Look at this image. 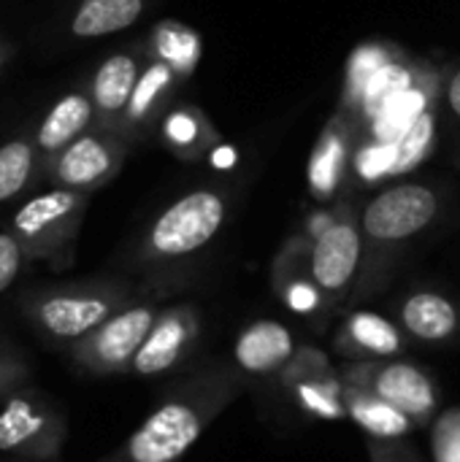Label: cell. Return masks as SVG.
I'll return each mask as SVG.
<instances>
[{"instance_id":"1","label":"cell","mask_w":460,"mask_h":462,"mask_svg":"<svg viewBox=\"0 0 460 462\" xmlns=\"http://www.w3.org/2000/svg\"><path fill=\"white\" fill-rule=\"evenodd\" d=\"M239 390L241 374L233 363L201 365L163 395L122 447L98 462H182Z\"/></svg>"},{"instance_id":"2","label":"cell","mask_w":460,"mask_h":462,"mask_svg":"<svg viewBox=\"0 0 460 462\" xmlns=\"http://www.w3.org/2000/svg\"><path fill=\"white\" fill-rule=\"evenodd\" d=\"M130 292L122 287H70L33 292L22 300V314L33 333L52 352H68L76 341L100 328L119 309L130 306Z\"/></svg>"},{"instance_id":"3","label":"cell","mask_w":460,"mask_h":462,"mask_svg":"<svg viewBox=\"0 0 460 462\" xmlns=\"http://www.w3.org/2000/svg\"><path fill=\"white\" fill-rule=\"evenodd\" d=\"M65 444V406L35 382L0 403V455L5 460L57 462Z\"/></svg>"},{"instance_id":"4","label":"cell","mask_w":460,"mask_h":462,"mask_svg":"<svg viewBox=\"0 0 460 462\" xmlns=\"http://www.w3.org/2000/svg\"><path fill=\"white\" fill-rule=\"evenodd\" d=\"M160 309L149 300L130 303L108 317L89 336L76 341L65 355L68 365L84 376H119L127 374L141 344L146 341Z\"/></svg>"},{"instance_id":"5","label":"cell","mask_w":460,"mask_h":462,"mask_svg":"<svg viewBox=\"0 0 460 462\" xmlns=\"http://www.w3.org/2000/svg\"><path fill=\"white\" fill-rule=\"evenodd\" d=\"M228 217L225 195L217 189H192L171 203L146 236L152 260H182L214 241Z\"/></svg>"},{"instance_id":"6","label":"cell","mask_w":460,"mask_h":462,"mask_svg":"<svg viewBox=\"0 0 460 462\" xmlns=\"http://www.w3.org/2000/svg\"><path fill=\"white\" fill-rule=\"evenodd\" d=\"M344 384L361 387L404 414L415 428L437 420L439 387L415 363L404 360H355L344 368Z\"/></svg>"},{"instance_id":"7","label":"cell","mask_w":460,"mask_h":462,"mask_svg":"<svg viewBox=\"0 0 460 462\" xmlns=\"http://www.w3.org/2000/svg\"><path fill=\"white\" fill-rule=\"evenodd\" d=\"M439 214V195L426 184H396L382 189L361 214L363 236L390 246L423 233Z\"/></svg>"},{"instance_id":"8","label":"cell","mask_w":460,"mask_h":462,"mask_svg":"<svg viewBox=\"0 0 460 462\" xmlns=\"http://www.w3.org/2000/svg\"><path fill=\"white\" fill-rule=\"evenodd\" d=\"M198 338H201V311L195 306L184 303V306L160 309L127 374L138 379L168 376L190 360Z\"/></svg>"},{"instance_id":"9","label":"cell","mask_w":460,"mask_h":462,"mask_svg":"<svg viewBox=\"0 0 460 462\" xmlns=\"http://www.w3.org/2000/svg\"><path fill=\"white\" fill-rule=\"evenodd\" d=\"M363 257V230L352 217L331 222L312 244L309 273L323 295H342L355 282Z\"/></svg>"},{"instance_id":"10","label":"cell","mask_w":460,"mask_h":462,"mask_svg":"<svg viewBox=\"0 0 460 462\" xmlns=\"http://www.w3.org/2000/svg\"><path fill=\"white\" fill-rule=\"evenodd\" d=\"M293 360H296V338L290 328L277 319H258L247 325L233 346L236 371L252 379L277 376Z\"/></svg>"},{"instance_id":"11","label":"cell","mask_w":460,"mask_h":462,"mask_svg":"<svg viewBox=\"0 0 460 462\" xmlns=\"http://www.w3.org/2000/svg\"><path fill=\"white\" fill-rule=\"evenodd\" d=\"M336 352L355 363V360H393L404 352L401 330L374 311H355L350 314L333 341Z\"/></svg>"},{"instance_id":"12","label":"cell","mask_w":460,"mask_h":462,"mask_svg":"<svg viewBox=\"0 0 460 462\" xmlns=\"http://www.w3.org/2000/svg\"><path fill=\"white\" fill-rule=\"evenodd\" d=\"M399 322L407 336H412L418 341L439 344L458 333L460 314L455 303L450 298H445L442 292L423 290V292H412L401 303Z\"/></svg>"},{"instance_id":"13","label":"cell","mask_w":460,"mask_h":462,"mask_svg":"<svg viewBox=\"0 0 460 462\" xmlns=\"http://www.w3.org/2000/svg\"><path fill=\"white\" fill-rule=\"evenodd\" d=\"M350 165V130L336 119L325 127L312 162H309V187L317 198H331L344 179Z\"/></svg>"},{"instance_id":"14","label":"cell","mask_w":460,"mask_h":462,"mask_svg":"<svg viewBox=\"0 0 460 462\" xmlns=\"http://www.w3.org/2000/svg\"><path fill=\"white\" fill-rule=\"evenodd\" d=\"M342 403L344 411L369 433V439H404L415 428L404 414H399L396 409H390L388 403H382L361 387L344 384Z\"/></svg>"},{"instance_id":"15","label":"cell","mask_w":460,"mask_h":462,"mask_svg":"<svg viewBox=\"0 0 460 462\" xmlns=\"http://www.w3.org/2000/svg\"><path fill=\"white\" fill-rule=\"evenodd\" d=\"M141 11L144 0H84L73 19V32L84 38L108 35L130 27Z\"/></svg>"},{"instance_id":"16","label":"cell","mask_w":460,"mask_h":462,"mask_svg":"<svg viewBox=\"0 0 460 462\" xmlns=\"http://www.w3.org/2000/svg\"><path fill=\"white\" fill-rule=\"evenodd\" d=\"M136 60L117 54L106 60L95 76V100L103 111H119L136 92Z\"/></svg>"},{"instance_id":"17","label":"cell","mask_w":460,"mask_h":462,"mask_svg":"<svg viewBox=\"0 0 460 462\" xmlns=\"http://www.w3.org/2000/svg\"><path fill=\"white\" fill-rule=\"evenodd\" d=\"M111 168V154L108 149L95 141V138H79L60 160V179L65 184H89L95 179H100L103 173H108Z\"/></svg>"},{"instance_id":"18","label":"cell","mask_w":460,"mask_h":462,"mask_svg":"<svg viewBox=\"0 0 460 462\" xmlns=\"http://www.w3.org/2000/svg\"><path fill=\"white\" fill-rule=\"evenodd\" d=\"M76 208V198L70 192H49L35 200H30L16 214V233L24 238H41L54 225H60L70 211Z\"/></svg>"},{"instance_id":"19","label":"cell","mask_w":460,"mask_h":462,"mask_svg":"<svg viewBox=\"0 0 460 462\" xmlns=\"http://www.w3.org/2000/svg\"><path fill=\"white\" fill-rule=\"evenodd\" d=\"M89 122V103L81 95H68L62 97L52 114L46 116L43 127H41V146L43 149H57L62 143H68L79 130H84V125Z\"/></svg>"},{"instance_id":"20","label":"cell","mask_w":460,"mask_h":462,"mask_svg":"<svg viewBox=\"0 0 460 462\" xmlns=\"http://www.w3.org/2000/svg\"><path fill=\"white\" fill-rule=\"evenodd\" d=\"M434 143V116L431 111H423L399 138H396V160L390 165V173H404L415 168Z\"/></svg>"},{"instance_id":"21","label":"cell","mask_w":460,"mask_h":462,"mask_svg":"<svg viewBox=\"0 0 460 462\" xmlns=\"http://www.w3.org/2000/svg\"><path fill=\"white\" fill-rule=\"evenodd\" d=\"M33 379H35V363L30 352L16 341L0 336V403L16 390L33 384Z\"/></svg>"},{"instance_id":"22","label":"cell","mask_w":460,"mask_h":462,"mask_svg":"<svg viewBox=\"0 0 460 462\" xmlns=\"http://www.w3.org/2000/svg\"><path fill=\"white\" fill-rule=\"evenodd\" d=\"M434 462H460V406H450L431 422Z\"/></svg>"},{"instance_id":"23","label":"cell","mask_w":460,"mask_h":462,"mask_svg":"<svg viewBox=\"0 0 460 462\" xmlns=\"http://www.w3.org/2000/svg\"><path fill=\"white\" fill-rule=\"evenodd\" d=\"M30 173V149L24 143H8L0 149V200L22 189Z\"/></svg>"},{"instance_id":"24","label":"cell","mask_w":460,"mask_h":462,"mask_svg":"<svg viewBox=\"0 0 460 462\" xmlns=\"http://www.w3.org/2000/svg\"><path fill=\"white\" fill-rule=\"evenodd\" d=\"M366 449L371 462H423L404 439H369Z\"/></svg>"},{"instance_id":"25","label":"cell","mask_w":460,"mask_h":462,"mask_svg":"<svg viewBox=\"0 0 460 462\" xmlns=\"http://www.w3.org/2000/svg\"><path fill=\"white\" fill-rule=\"evenodd\" d=\"M168 81H171V70H168L165 65H152V68L146 70V76L141 79V84H136V92H133V100H130V111H133V114L146 111V106L152 103V97H155L163 87H168Z\"/></svg>"},{"instance_id":"26","label":"cell","mask_w":460,"mask_h":462,"mask_svg":"<svg viewBox=\"0 0 460 462\" xmlns=\"http://www.w3.org/2000/svg\"><path fill=\"white\" fill-rule=\"evenodd\" d=\"M22 268V249L14 236L0 233V292H5Z\"/></svg>"},{"instance_id":"27","label":"cell","mask_w":460,"mask_h":462,"mask_svg":"<svg viewBox=\"0 0 460 462\" xmlns=\"http://www.w3.org/2000/svg\"><path fill=\"white\" fill-rule=\"evenodd\" d=\"M447 103H450V111L460 119V70L453 76V81L447 84Z\"/></svg>"},{"instance_id":"28","label":"cell","mask_w":460,"mask_h":462,"mask_svg":"<svg viewBox=\"0 0 460 462\" xmlns=\"http://www.w3.org/2000/svg\"><path fill=\"white\" fill-rule=\"evenodd\" d=\"M0 462H16V460H0Z\"/></svg>"}]
</instances>
